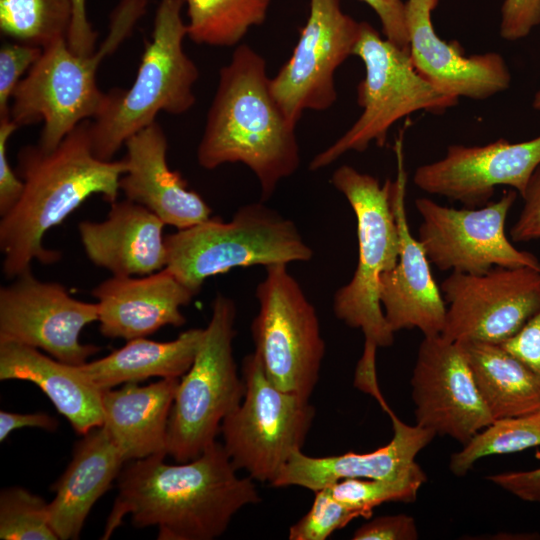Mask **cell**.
<instances>
[{
	"mask_svg": "<svg viewBox=\"0 0 540 540\" xmlns=\"http://www.w3.org/2000/svg\"><path fill=\"white\" fill-rule=\"evenodd\" d=\"M154 454L124 465L101 539L130 515L136 528L157 527L158 540H212L247 505L261 501L253 479L239 477L222 443L178 464Z\"/></svg>",
	"mask_w": 540,
	"mask_h": 540,
	"instance_id": "6da1fadb",
	"label": "cell"
},
{
	"mask_svg": "<svg viewBox=\"0 0 540 540\" xmlns=\"http://www.w3.org/2000/svg\"><path fill=\"white\" fill-rule=\"evenodd\" d=\"M89 121L80 123L52 151L38 144L22 147L17 173L23 192L0 220L2 271L8 279L31 269L33 260L52 264L61 253L44 246L43 239L85 200L100 195L117 201L124 160H102L92 151Z\"/></svg>",
	"mask_w": 540,
	"mask_h": 540,
	"instance_id": "7a4b0ae2",
	"label": "cell"
},
{
	"mask_svg": "<svg viewBox=\"0 0 540 540\" xmlns=\"http://www.w3.org/2000/svg\"><path fill=\"white\" fill-rule=\"evenodd\" d=\"M264 57L238 45L219 70L218 85L197 146L198 164L213 170L241 163L256 176L262 201L300 164L295 127L275 100Z\"/></svg>",
	"mask_w": 540,
	"mask_h": 540,
	"instance_id": "3957f363",
	"label": "cell"
},
{
	"mask_svg": "<svg viewBox=\"0 0 540 540\" xmlns=\"http://www.w3.org/2000/svg\"><path fill=\"white\" fill-rule=\"evenodd\" d=\"M148 0H120L110 16L101 45L89 55L74 53L67 39L43 48L39 59L17 85L10 117L18 127L43 122L38 145L54 150L80 123L95 118L106 92L96 82L98 67L132 33Z\"/></svg>",
	"mask_w": 540,
	"mask_h": 540,
	"instance_id": "277c9868",
	"label": "cell"
},
{
	"mask_svg": "<svg viewBox=\"0 0 540 540\" xmlns=\"http://www.w3.org/2000/svg\"><path fill=\"white\" fill-rule=\"evenodd\" d=\"M184 5L185 0L159 1L152 37L132 85L106 92L101 111L89 121L92 151L99 159L112 160L131 136L156 121L159 112L180 115L195 104L199 70L183 47Z\"/></svg>",
	"mask_w": 540,
	"mask_h": 540,
	"instance_id": "5b68a950",
	"label": "cell"
},
{
	"mask_svg": "<svg viewBox=\"0 0 540 540\" xmlns=\"http://www.w3.org/2000/svg\"><path fill=\"white\" fill-rule=\"evenodd\" d=\"M166 268L194 295L204 282L236 267L308 262L313 250L296 224L261 202L230 221L209 219L165 236Z\"/></svg>",
	"mask_w": 540,
	"mask_h": 540,
	"instance_id": "8992f818",
	"label": "cell"
},
{
	"mask_svg": "<svg viewBox=\"0 0 540 540\" xmlns=\"http://www.w3.org/2000/svg\"><path fill=\"white\" fill-rule=\"evenodd\" d=\"M331 184L350 204L357 223L358 261L351 280L333 297L335 316L348 327L360 329L365 345L391 346L390 328L379 299L380 277L397 263L400 239L391 203V180H379L350 165L332 174Z\"/></svg>",
	"mask_w": 540,
	"mask_h": 540,
	"instance_id": "52a82bcc",
	"label": "cell"
},
{
	"mask_svg": "<svg viewBox=\"0 0 540 540\" xmlns=\"http://www.w3.org/2000/svg\"><path fill=\"white\" fill-rule=\"evenodd\" d=\"M236 313L231 298L215 296L194 361L179 380L167 433V453L176 462L190 461L216 442L223 420L244 397L233 356Z\"/></svg>",
	"mask_w": 540,
	"mask_h": 540,
	"instance_id": "ba28073f",
	"label": "cell"
},
{
	"mask_svg": "<svg viewBox=\"0 0 540 540\" xmlns=\"http://www.w3.org/2000/svg\"><path fill=\"white\" fill-rule=\"evenodd\" d=\"M353 55L365 68L357 86L362 113L340 138L313 157L311 171L329 166L349 151L363 152L372 142L383 147L389 129L414 112L441 113L458 103L459 99L442 93L419 74L408 51L367 22H361Z\"/></svg>",
	"mask_w": 540,
	"mask_h": 540,
	"instance_id": "9c48e42d",
	"label": "cell"
},
{
	"mask_svg": "<svg viewBox=\"0 0 540 540\" xmlns=\"http://www.w3.org/2000/svg\"><path fill=\"white\" fill-rule=\"evenodd\" d=\"M239 406L223 420V446L236 470L270 485L302 450L315 417L309 399L282 391L266 376L255 352L242 360Z\"/></svg>",
	"mask_w": 540,
	"mask_h": 540,
	"instance_id": "30bf717a",
	"label": "cell"
},
{
	"mask_svg": "<svg viewBox=\"0 0 540 540\" xmlns=\"http://www.w3.org/2000/svg\"><path fill=\"white\" fill-rule=\"evenodd\" d=\"M255 295L259 309L251 334L266 376L282 391L310 399L325 355L314 306L287 264L267 266Z\"/></svg>",
	"mask_w": 540,
	"mask_h": 540,
	"instance_id": "8fae6325",
	"label": "cell"
},
{
	"mask_svg": "<svg viewBox=\"0 0 540 540\" xmlns=\"http://www.w3.org/2000/svg\"><path fill=\"white\" fill-rule=\"evenodd\" d=\"M517 191L478 208L456 209L420 197L415 207L422 219L418 240L430 263L439 270L483 274L494 267H530L540 271L539 259L512 245L505 233Z\"/></svg>",
	"mask_w": 540,
	"mask_h": 540,
	"instance_id": "7c38bea8",
	"label": "cell"
},
{
	"mask_svg": "<svg viewBox=\"0 0 540 540\" xmlns=\"http://www.w3.org/2000/svg\"><path fill=\"white\" fill-rule=\"evenodd\" d=\"M361 22L340 0H310L307 21L292 55L270 79L271 92L287 119L297 124L306 110L324 111L337 100L335 72L353 55Z\"/></svg>",
	"mask_w": 540,
	"mask_h": 540,
	"instance_id": "4fadbf2b",
	"label": "cell"
},
{
	"mask_svg": "<svg viewBox=\"0 0 540 540\" xmlns=\"http://www.w3.org/2000/svg\"><path fill=\"white\" fill-rule=\"evenodd\" d=\"M446 302L441 335L450 341L501 344L540 306V271L494 267L483 274L452 272L440 286Z\"/></svg>",
	"mask_w": 540,
	"mask_h": 540,
	"instance_id": "5bb4252c",
	"label": "cell"
},
{
	"mask_svg": "<svg viewBox=\"0 0 540 540\" xmlns=\"http://www.w3.org/2000/svg\"><path fill=\"white\" fill-rule=\"evenodd\" d=\"M98 320L97 303L76 299L60 283L41 281L29 269L0 288V340L22 343L80 366L100 348L80 333Z\"/></svg>",
	"mask_w": 540,
	"mask_h": 540,
	"instance_id": "9a60e30c",
	"label": "cell"
},
{
	"mask_svg": "<svg viewBox=\"0 0 540 540\" xmlns=\"http://www.w3.org/2000/svg\"><path fill=\"white\" fill-rule=\"evenodd\" d=\"M416 424L462 445L493 421L458 342L424 336L411 377Z\"/></svg>",
	"mask_w": 540,
	"mask_h": 540,
	"instance_id": "2e32d148",
	"label": "cell"
},
{
	"mask_svg": "<svg viewBox=\"0 0 540 540\" xmlns=\"http://www.w3.org/2000/svg\"><path fill=\"white\" fill-rule=\"evenodd\" d=\"M539 165L540 135L516 143L454 144L441 159L417 167L413 183L426 193L476 208L489 202L497 186H509L522 196Z\"/></svg>",
	"mask_w": 540,
	"mask_h": 540,
	"instance_id": "e0dca14e",
	"label": "cell"
},
{
	"mask_svg": "<svg viewBox=\"0 0 540 540\" xmlns=\"http://www.w3.org/2000/svg\"><path fill=\"white\" fill-rule=\"evenodd\" d=\"M397 173L391 181V203L395 214L400 251L396 265L383 273L379 299L390 328L396 332L416 328L424 336L441 334L447 305L432 275L430 261L410 231L405 197L407 172L404 167L403 134L394 143Z\"/></svg>",
	"mask_w": 540,
	"mask_h": 540,
	"instance_id": "ac0fdd59",
	"label": "cell"
},
{
	"mask_svg": "<svg viewBox=\"0 0 540 540\" xmlns=\"http://www.w3.org/2000/svg\"><path fill=\"white\" fill-rule=\"evenodd\" d=\"M438 4L439 0H406L408 52L419 74L457 99L486 100L507 90L511 74L501 54L466 56L458 42L437 35L432 12Z\"/></svg>",
	"mask_w": 540,
	"mask_h": 540,
	"instance_id": "d6986e66",
	"label": "cell"
},
{
	"mask_svg": "<svg viewBox=\"0 0 540 540\" xmlns=\"http://www.w3.org/2000/svg\"><path fill=\"white\" fill-rule=\"evenodd\" d=\"M92 296L101 334L128 341L167 325H184L181 308L195 295L165 267L140 277L112 275L92 290Z\"/></svg>",
	"mask_w": 540,
	"mask_h": 540,
	"instance_id": "ffe728a7",
	"label": "cell"
},
{
	"mask_svg": "<svg viewBox=\"0 0 540 540\" xmlns=\"http://www.w3.org/2000/svg\"><path fill=\"white\" fill-rule=\"evenodd\" d=\"M123 159L126 171L120 179L125 198L155 214L165 225L185 229L211 217L212 210L178 171L167 162L168 141L155 121L131 136Z\"/></svg>",
	"mask_w": 540,
	"mask_h": 540,
	"instance_id": "44dd1931",
	"label": "cell"
},
{
	"mask_svg": "<svg viewBox=\"0 0 540 540\" xmlns=\"http://www.w3.org/2000/svg\"><path fill=\"white\" fill-rule=\"evenodd\" d=\"M393 426L390 442L368 453L312 457L296 451L271 484L276 488L299 486L312 491L328 487L342 479H395L419 467L417 454L436 436L417 424L408 425L388 407Z\"/></svg>",
	"mask_w": 540,
	"mask_h": 540,
	"instance_id": "7402d4cb",
	"label": "cell"
},
{
	"mask_svg": "<svg viewBox=\"0 0 540 540\" xmlns=\"http://www.w3.org/2000/svg\"><path fill=\"white\" fill-rule=\"evenodd\" d=\"M165 224L144 206L124 199L111 203L102 221L78 224L88 259L116 276H143L166 267Z\"/></svg>",
	"mask_w": 540,
	"mask_h": 540,
	"instance_id": "603a6c76",
	"label": "cell"
},
{
	"mask_svg": "<svg viewBox=\"0 0 540 540\" xmlns=\"http://www.w3.org/2000/svg\"><path fill=\"white\" fill-rule=\"evenodd\" d=\"M126 462L103 426L90 430L75 444L69 465L51 487L55 497L48 504L49 519L58 539L79 538L91 508Z\"/></svg>",
	"mask_w": 540,
	"mask_h": 540,
	"instance_id": "cb8c5ba5",
	"label": "cell"
},
{
	"mask_svg": "<svg viewBox=\"0 0 540 540\" xmlns=\"http://www.w3.org/2000/svg\"><path fill=\"white\" fill-rule=\"evenodd\" d=\"M0 380L37 385L80 435L103 424L102 390L79 366L47 356L37 348L0 340Z\"/></svg>",
	"mask_w": 540,
	"mask_h": 540,
	"instance_id": "d4e9b609",
	"label": "cell"
},
{
	"mask_svg": "<svg viewBox=\"0 0 540 540\" xmlns=\"http://www.w3.org/2000/svg\"><path fill=\"white\" fill-rule=\"evenodd\" d=\"M180 378L102 391L103 424L126 461L167 454L168 424Z\"/></svg>",
	"mask_w": 540,
	"mask_h": 540,
	"instance_id": "484cf974",
	"label": "cell"
},
{
	"mask_svg": "<svg viewBox=\"0 0 540 540\" xmlns=\"http://www.w3.org/2000/svg\"><path fill=\"white\" fill-rule=\"evenodd\" d=\"M203 332L204 328H191L166 342L134 338L107 356L79 367L102 391L151 377L181 378L194 361Z\"/></svg>",
	"mask_w": 540,
	"mask_h": 540,
	"instance_id": "4316f807",
	"label": "cell"
},
{
	"mask_svg": "<svg viewBox=\"0 0 540 540\" xmlns=\"http://www.w3.org/2000/svg\"><path fill=\"white\" fill-rule=\"evenodd\" d=\"M494 420L540 410V377L501 344L458 342Z\"/></svg>",
	"mask_w": 540,
	"mask_h": 540,
	"instance_id": "83f0119b",
	"label": "cell"
},
{
	"mask_svg": "<svg viewBox=\"0 0 540 540\" xmlns=\"http://www.w3.org/2000/svg\"><path fill=\"white\" fill-rule=\"evenodd\" d=\"M271 0H185L187 36L196 44L238 45L249 29L264 23Z\"/></svg>",
	"mask_w": 540,
	"mask_h": 540,
	"instance_id": "f1b7e54d",
	"label": "cell"
},
{
	"mask_svg": "<svg viewBox=\"0 0 540 540\" xmlns=\"http://www.w3.org/2000/svg\"><path fill=\"white\" fill-rule=\"evenodd\" d=\"M72 16V0H0L1 33L41 48L67 39Z\"/></svg>",
	"mask_w": 540,
	"mask_h": 540,
	"instance_id": "f546056e",
	"label": "cell"
},
{
	"mask_svg": "<svg viewBox=\"0 0 540 540\" xmlns=\"http://www.w3.org/2000/svg\"><path fill=\"white\" fill-rule=\"evenodd\" d=\"M540 446V410L531 414L494 420L463 448L451 455L449 468L464 476L476 461L492 455L520 452Z\"/></svg>",
	"mask_w": 540,
	"mask_h": 540,
	"instance_id": "4dcf8cb0",
	"label": "cell"
},
{
	"mask_svg": "<svg viewBox=\"0 0 540 540\" xmlns=\"http://www.w3.org/2000/svg\"><path fill=\"white\" fill-rule=\"evenodd\" d=\"M426 480V474L419 466L395 479L346 478L328 487L336 500L369 519L373 509L383 503L414 502Z\"/></svg>",
	"mask_w": 540,
	"mask_h": 540,
	"instance_id": "1f68e13d",
	"label": "cell"
},
{
	"mask_svg": "<svg viewBox=\"0 0 540 540\" xmlns=\"http://www.w3.org/2000/svg\"><path fill=\"white\" fill-rule=\"evenodd\" d=\"M48 504L23 487L0 493V539L57 540L51 527Z\"/></svg>",
	"mask_w": 540,
	"mask_h": 540,
	"instance_id": "d6a6232c",
	"label": "cell"
},
{
	"mask_svg": "<svg viewBox=\"0 0 540 540\" xmlns=\"http://www.w3.org/2000/svg\"><path fill=\"white\" fill-rule=\"evenodd\" d=\"M361 514L336 500L329 487L315 491L310 510L289 528L290 540H326Z\"/></svg>",
	"mask_w": 540,
	"mask_h": 540,
	"instance_id": "836d02e7",
	"label": "cell"
},
{
	"mask_svg": "<svg viewBox=\"0 0 540 540\" xmlns=\"http://www.w3.org/2000/svg\"><path fill=\"white\" fill-rule=\"evenodd\" d=\"M43 48L19 43L5 42L0 48V117L10 115L13 93L34 63Z\"/></svg>",
	"mask_w": 540,
	"mask_h": 540,
	"instance_id": "e575fe53",
	"label": "cell"
},
{
	"mask_svg": "<svg viewBox=\"0 0 540 540\" xmlns=\"http://www.w3.org/2000/svg\"><path fill=\"white\" fill-rule=\"evenodd\" d=\"M500 36L508 41L525 38L540 24V0H504Z\"/></svg>",
	"mask_w": 540,
	"mask_h": 540,
	"instance_id": "d590c367",
	"label": "cell"
},
{
	"mask_svg": "<svg viewBox=\"0 0 540 540\" xmlns=\"http://www.w3.org/2000/svg\"><path fill=\"white\" fill-rule=\"evenodd\" d=\"M10 115L0 117V215L7 214L19 200L24 183L14 171L7 157V143L10 136L18 129Z\"/></svg>",
	"mask_w": 540,
	"mask_h": 540,
	"instance_id": "8d00e7d4",
	"label": "cell"
},
{
	"mask_svg": "<svg viewBox=\"0 0 540 540\" xmlns=\"http://www.w3.org/2000/svg\"><path fill=\"white\" fill-rule=\"evenodd\" d=\"M416 521L406 514L386 515L362 524L353 533V540H416Z\"/></svg>",
	"mask_w": 540,
	"mask_h": 540,
	"instance_id": "74e56055",
	"label": "cell"
},
{
	"mask_svg": "<svg viewBox=\"0 0 540 540\" xmlns=\"http://www.w3.org/2000/svg\"><path fill=\"white\" fill-rule=\"evenodd\" d=\"M521 197L523 207L511 228V239L515 242L540 239V165L532 174Z\"/></svg>",
	"mask_w": 540,
	"mask_h": 540,
	"instance_id": "f35d334b",
	"label": "cell"
},
{
	"mask_svg": "<svg viewBox=\"0 0 540 540\" xmlns=\"http://www.w3.org/2000/svg\"><path fill=\"white\" fill-rule=\"evenodd\" d=\"M377 14L383 35L398 47L408 51L409 38L405 0H361Z\"/></svg>",
	"mask_w": 540,
	"mask_h": 540,
	"instance_id": "ab89813d",
	"label": "cell"
},
{
	"mask_svg": "<svg viewBox=\"0 0 540 540\" xmlns=\"http://www.w3.org/2000/svg\"><path fill=\"white\" fill-rule=\"evenodd\" d=\"M501 345L540 377V306L523 327Z\"/></svg>",
	"mask_w": 540,
	"mask_h": 540,
	"instance_id": "60d3db41",
	"label": "cell"
},
{
	"mask_svg": "<svg viewBox=\"0 0 540 540\" xmlns=\"http://www.w3.org/2000/svg\"><path fill=\"white\" fill-rule=\"evenodd\" d=\"M487 480L523 501L540 503V467L492 474Z\"/></svg>",
	"mask_w": 540,
	"mask_h": 540,
	"instance_id": "b9f144b4",
	"label": "cell"
},
{
	"mask_svg": "<svg viewBox=\"0 0 540 540\" xmlns=\"http://www.w3.org/2000/svg\"><path fill=\"white\" fill-rule=\"evenodd\" d=\"M73 16L67 43L79 55H89L96 50L97 32L86 14V0H72Z\"/></svg>",
	"mask_w": 540,
	"mask_h": 540,
	"instance_id": "7bdbcfd3",
	"label": "cell"
},
{
	"mask_svg": "<svg viewBox=\"0 0 540 540\" xmlns=\"http://www.w3.org/2000/svg\"><path fill=\"white\" fill-rule=\"evenodd\" d=\"M34 427L53 432L58 427L56 418L44 412L15 413L0 411V441L3 442L8 435L19 428Z\"/></svg>",
	"mask_w": 540,
	"mask_h": 540,
	"instance_id": "ee69618b",
	"label": "cell"
},
{
	"mask_svg": "<svg viewBox=\"0 0 540 540\" xmlns=\"http://www.w3.org/2000/svg\"><path fill=\"white\" fill-rule=\"evenodd\" d=\"M532 105L534 109L540 111V89L535 93Z\"/></svg>",
	"mask_w": 540,
	"mask_h": 540,
	"instance_id": "f6af8a7d",
	"label": "cell"
}]
</instances>
